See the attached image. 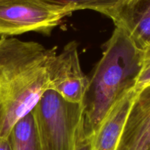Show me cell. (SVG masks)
Returning a JSON list of instances; mask_svg holds the SVG:
<instances>
[{"mask_svg": "<svg viewBox=\"0 0 150 150\" xmlns=\"http://www.w3.org/2000/svg\"><path fill=\"white\" fill-rule=\"evenodd\" d=\"M0 150H13L8 137H0Z\"/></svg>", "mask_w": 150, "mask_h": 150, "instance_id": "13", "label": "cell"}, {"mask_svg": "<svg viewBox=\"0 0 150 150\" xmlns=\"http://www.w3.org/2000/svg\"><path fill=\"white\" fill-rule=\"evenodd\" d=\"M50 89L73 103H83L89 79L83 73L79 59L78 44L67 43L51 60L48 70Z\"/></svg>", "mask_w": 150, "mask_h": 150, "instance_id": "5", "label": "cell"}, {"mask_svg": "<svg viewBox=\"0 0 150 150\" xmlns=\"http://www.w3.org/2000/svg\"><path fill=\"white\" fill-rule=\"evenodd\" d=\"M68 13L79 10H92L111 18L124 0H41Z\"/></svg>", "mask_w": 150, "mask_h": 150, "instance_id": "10", "label": "cell"}, {"mask_svg": "<svg viewBox=\"0 0 150 150\" xmlns=\"http://www.w3.org/2000/svg\"><path fill=\"white\" fill-rule=\"evenodd\" d=\"M142 55L143 49L127 32L115 27L89 79L83 102V125L88 134L94 136L111 107L126 92L136 88Z\"/></svg>", "mask_w": 150, "mask_h": 150, "instance_id": "2", "label": "cell"}, {"mask_svg": "<svg viewBox=\"0 0 150 150\" xmlns=\"http://www.w3.org/2000/svg\"><path fill=\"white\" fill-rule=\"evenodd\" d=\"M92 139L93 136L88 134L85 130L83 117L76 135L74 150H94Z\"/></svg>", "mask_w": 150, "mask_h": 150, "instance_id": "12", "label": "cell"}, {"mask_svg": "<svg viewBox=\"0 0 150 150\" xmlns=\"http://www.w3.org/2000/svg\"><path fill=\"white\" fill-rule=\"evenodd\" d=\"M69 14L41 0H0V36L29 32L48 35Z\"/></svg>", "mask_w": 150, "mask_h": 150, "instance_id": "4", "label": "cell"}, {"mask_svg": "<svg viewBox=\"0 0 150 150\" xmlns=\"http://www.w3.org/2000/svg\"><path fill=\"white\" fill-rule=\"evenodd\" d=\"M117 150H150V83L135 96Z\"/></svg>", "mask_w": 150, "mask_h": 150, "instance_id": "6", "label": "cell"}, {"mask_svg": "<svg viewBox=\"0 0 150 150\" xmlns=\"http://www.w3.org/2000/svg\"><path fill=\"white\" fill-rule=\"evenodd\" d=\"M57 54V47L0 38V137H8L16 122L50 89L48 70Z\"/></svg>", "mask_w": 150, "mask_h": 150, "instance_id": "1", "label": "cell"}, {"mask_svg": "<svg viewBox=\"0 0 150 150\" xmlns=\"http://www.w3.org/2000/svg\"><path fill=\"white\" fill-rule=\"evenodd\" d=\"M8 138L13 150H43L32 111L16 122Z\"/></svg>", "mask_w": 150, "mask_h": 150, "instance_id": "9", "label": "cell"}, {"mask_svg": "<svg viewBox=\"0 0 150 150\" xmlns=\"http://www.w3.org/2000/svg\"><path fill=\"white\" fill-rule=\"evenodd\" d=\"M124 1H125V0H124Z\"/></svg>", "mask_w": 150, "mask_h": 150, "instance_id": "14", "label": "cell"}, {"mask_svg": "<svg viewBox=\"0 0 150 150\" xmlns=\"http://www.w3.org/2000/svg\"><path fill=\"white\" fill-rule=\"evenodd\" d=\"M150 83V46L143 49L142 67L136 83L137 90Z\"/></svg>", "mask_w": 150, "mask_h": 150, "instance_id": "11", "label": "cell"}, {"mask_svg": "<svg viewBox=\"0 0 150 150\" xmlns=\"http://www.w3.org/2000/svg\"><path fill=\"white\" fill-rule=\"evenodd\" d=\"M111 19L139 48L150 46V0H125Z\"/></svg>", "mask_w": 150, "mask_h": 150, "instance_id": "7", "label": "cell"}, {"mask_svg": "<svg viewBox=\"0 0 150 150\" xmlns=\"http://www.w3.org/2000/svg\"><path fill=\"white\" fill-rule=\"evenodd\" d=\"M137 92L136 88L129 90L108 111L93 136L94 150H117Z\"/></svg>", "mask_w": 150, "mask_h": 150, "instance_id": "8", "label": "cell"}, {"mask_svg": "<svg viewBox=\"0 0 150 150\" xmlns=\"http://www.w3.org/2000/svg\"><path fill=\"white\" fill-rule=\"evenodd\" d=\"M84 108L51 89L44 93L32 111L43 150H74Z\"/></svg>", "mask_w": 150, "mask_h": 150, "instance_id": "3", "label": "cell"}]
</instances>
